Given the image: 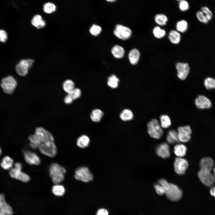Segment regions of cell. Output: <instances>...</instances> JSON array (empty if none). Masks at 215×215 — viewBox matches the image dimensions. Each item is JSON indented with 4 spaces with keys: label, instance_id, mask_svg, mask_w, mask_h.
<instances>
[{
    "label": "cell",
    "instance_id": "cell-21",
    "mask_svg": "<svg viewBox=\"0 0 215 215\" xmlns=\"http://www.w3.org/2000/svg\"><path fill=\"white\" fill-rule=\"evenodd\" d=\"M140 56V52L137 49L134 48L131 50L128 54L130 63L133 65L136 64L139 61Z\"/></svg>",
    "mask_w": 215,
    "mask_h": 215
},
{
    "label": "cell",
    "instance_id": "cell-44",
    "mask_svg": "<svg viewBox=\"0 0 215 215\" xmlns=\"http://www.w3.org/2000/svg\"><path fill=\"white\" fill-rule=\"evenodd\" d=\"M154 187L158 194L159 195H162L165 194V190L159 183L155 184L154 185Z\"/></svg>",
    "mask_w": 215,
    "mask_h": 215
},
{
    "label": "cell",
    "instance_id": "cell-29",
    "mask_svg": "<svg viewBox=\"0 0 215 215\" xmlns=\"http://www.w3.org/2000/svg\"><path fill=\"white\" fill-rule=\"evenodd\" d=\"M74 82L71 80L67 79L63 82L62 87L64 90L67 94H70L75 88Z\"/></svg>",
    "mask_w": 215,
    "mask_h": 215
},
{
    "label": "cell",
    "instance_id": "cell-27",
    "mask_svg": "<svg viewBox=\"0 0 215 215\" xmlns=\"http://www.w3.org/2000/svg\"><path fill=\"white\" fill-rule=\"evenodd\" d=\"M89 142V138L86 135H82L77 139L76 144L80 148H85L88 146Z\"/></svg>",
    "mask_w": 215,
    "mask_h": 215
},
{
    "label": "cell",
    "instance_id": "cell-26",
    "mask_svg": "<svg viewBox=\"0 0 215 215\" xmlns=\"http://www.w3.org/2000/svg\"><path fill=\"white\" fill-rule=\"evenodd\" d=\"M154 19L155 22L160 26H164L167 23L168 18L165 14L162 13H158L155 15Z\"/></svg>",
    "mask_w": 215,
    "mask_h": 215
},
{
    "label": "cell",
    "instance_id": "cell-52",
    "mask_svg": "<svg viewBox=\"0 0 215 215\" xmlns=\"http://www.w3.org/2000/svg\"><path fill=\"white\" fill-rule=\"evenodd\" d=\"M213 170L214 172V175L215 178V166L214 167Z\"/></svg>",
    "mask_w": 215,
    "mask_h": 215
},
{
    "label": "cell",
    "instance_id": "cell-41",
    "mask_svg": "<svg viewBox=\"0 0 215 215\" xmlns=\"http://www.w3.org/2000/svg\"><path fill=\"white\" fill-rule=\"evenodd\" d=\"M201 10L205 15L209 21L212 19L213 16L212 13L208 7L203 6L201 7Z\"/></svg>",
    "mask_w": 215,
    "mask_h": 215
},
{
    "label": "cell",
    "instance_id": "cell-15",
    "mask_svg": "<svg viewBox=\"0 0 215 215\" xmlns=\"http://www.w3.org/2000/svg\"><path fill=\"white\" fill-rule=\"evenodd\" d=\"M24 159L26 162L32 165H39L41 163L40 159L35 153L30 151H25L24 153Z\"/></svg>",
    "mask_w": 215,
    "mask_h": 215
},
{
    "label": "cell",
    "instance_id": "cell-34",
    "mask_svg": "<svg viewBox=\"0 0 215 215\" xmlns=\"http://www.w3.org/2000/svg\"><path fill=\"white\" fill-rule=\"evenodd\" d=\"M119 81L118 78L115 75H113L108 77V85L110 87L115 88L118 87Z\"/></svg>",
    "mask_w": 215,
    "mask_h": 215
},
{
    "label": "cell",
    "instance_id": "cell-18",
    "mask_svg": "<svg viewBox=\"0 0 215 215\" xmlns=\"http://www.w3.org/2000/svg\"><path fill=\"white\" fill-rule=\"evenodd\" d=\"M199 165L200 169L211 171L214 168V162L210 158L205 157L201 160Z\"/></svg>",
    "mask_w": 215,
    "mask_h": 215
},
{
    "label": "cell",
    "instance_id": "cell-19",
    "mask_svg": "<svg viewBox=\"0 0 215 215\" xmlns=\"http://www.w3.org/2000/svg\"><path fill=\"white\" fill-rule=\"evenodd\" d=\"M166 139L168 142L170 144H174L180 142L177 131L174 130H170L168 131Z\"/></svg>",
    "mask_w": 215,
    "mask_h": 215
},
{
    "label": "cell",
    "instance_id": "cell-9",
    "mask_svg": "<svg viewBox=\"0 0 215 215\" xmlns=\"http://www.w3.org/2000/svg\"><path fill=\"white\" fill-rule=\"evenodd\" d=\"M198 176L201 182L207 186H212L215 183V178L211 171L200 169Z\"/></svg>",
    "mask_w": 215,
    "mask_h": 215
},
{
    "label": "cell",
    "instance_id": "cell-45",
    "mask_svg": "<svg viewBox=\"0 0 215 215\" xmlns=\"http://www.w3.org/2000/svg\"><path fill=\"white\" fill-rule=\"evenodd\" d=\"M158 183L162 186L165 190L166 191L169 188L170 183L165 179H159L158 181Z\"/></svg>",
    "mask_w": 215,
    "mask_h": 215
},
{
    "label": "cell",
    "instance_id": "cell-33",
    "mask_svg": "<svg viewBox=\"0 0 215 215\" xmlns=\"http://www.w3.org/2000/svg\"><path fill=\"white\" fill-rule=\"evenodd\" d=\"M120 116L123 121H127L131 120L133 118V115L131 110L125 109L121 112Z\"/></svg>",
    "mask_w": 215,
    "mask_h": 215
},
{
    "label": "cell",
    "instance_id": "cell-51",
    "mask_svg": "<svg viewBox=\"0 0 215 215\" xmlns=\"http://www.w3.org/2000/svg\"><path fill=\"white\" fill-rule=\"evenodd\" d=\"M107 1L108 2L112 3L116 1L117 0H105Z\"/></svg>",
    "mask_w": 215,
    "mask_h": 215
},
{
    "label": "cell",
    "instance_id": "cell-43",
    "mask_svg": "<svg viewBox=\"0 0 215 215\" xmlns=\"http://www.w3.org/2000/svg\"><path fill=\"white\" fill-rule=\"evenodd\" d=\"M70 94L74 100L80 97L81 96V92L79 89L75 88Z\"/></svg>",
    "mask_w": 215,
    "mask_h": 215
},
{
    "label": "cell",
    "instance_id": "cell-5",
    "mask_svg": "<svg viewBox=\"0 0 215 215\" xmlns=\"http://www.w3.org/2000/svg\"><path fill=\"white\" fill-rule=\"evenodd\" d=\"M17 86V82L13 76H9L2 78L0 86L5 93L10 95L14 92Z\"/></svg>",
    "mask_w": 215,
    "mask_h": 215
},
{
    "label": "cell",
    "instance_id": "cell-16",
    "mask_svg": "<svg viewBox=\"0 0 215 215\" xmlns=\"http://www.w3.org/2000/svg\"><path fill=\"white\" fill-rule=\"evenodd\" d=\"M195 104L196 107L200 109L209 108L212 106L210 100L206 96L202 95H199L196 99Z\"/></svg>",
    "mask_w": 215,
    "mask_h": 215
},
{
    "label": "cell",
    "instance_id": "cell-8",
    "mask_svg": "<svg viewBox=\"0 0 215 215\" xmlns=\"http://www.w3.org/2000/svg\"><path fill=\"white\" fill-rule=\"evenodd\" d=\"M113 32L116 37L123 40L129 39L132 34V31L129 28L121 24L116 25Z\"/></svg>",
    "mask_w": 215,
    "mask_h": 215
},
{
    "label": "cell",
    "instance_id": "cell-46",
    "mask_svg": "<svg viewBox=\"0 0 215 215\" xmlns=\"http://www.w3.org/2000/svg\"><path fill=\"white\" fill-rule=\"evenodd\" d=\"M7 38L6 32L3 30H0V42H5Z\"/></svg>",
    "mask_w": 215,
    "mask_h": 215
},
{
    "label": "cell",
    "instance_id": "cell-13",
    "mask_svg": "<svg viewBox=\"0 0 215 215\" xmlns=\"http://www.w3.org/2000/svg\"><path fill=\"white\" fill-rule=\"evenodd\" d=\"M177 131L178 139L180 142H186L191 139V130L190 126L186 125L180 126L178 128Z\"/></svg>",
    "mask_w": 215,
    "mask_h": 215
},
{
    "label": "cell",
    "instance_id": "cell-4",
    "mask_svg": "<svg viewBox=\"0 0 215 215\" xmlns=\"http://www.w3.org/2000/svg\"><path fill=\"white\" fill-rule=\"evenodd\" d=\"M147 126L148 133L151 137L156 139H159L162 136L163 131L156 119H152L148 123Z\"/></svg>",
    "mask_w": 215,
    "mask_h": 215
},
{
    "label": "cell",
    "instance_id": "cell-31",
    "mask_svg": "<svg viewBox=\"0 0 215 215\" xmlns=\"http://www.w3.org/2000/svg\"><path fill=\"white\" fill-rule=\"evenodd\" d=\"M102 111L99 109H95L92 112L90 115L91 120L94 122H99L103 116Z\"/></svg>",
    "mask_w": 215,
    "mask_h": 215
},
{
    "label": "cell",
    "instance_id": "cell-14",
    "mask_svg": "<svg viewBox=\"0 0 215 215\" xmlns=\"http://www.w3.org/2000/svg\"><path fill=\"white\" fill-rule=\"evenodd\" d=\"M176 67L178 77L182 80L185 79L189 72L190 67L188 64L186 63L178 62L176 64Z\"/></svg>",
    "mask_w": 215,
    "mask_h": 215
},
{
    "label": "cell",
    "instance_id": "cell-11",
    "mask_svg": "<svg viewBox=\"0 0 215 215\" xmlns=\"http://www.w3.org/2000/svg\"><path fill=\"white\" fill-rule=\"evenodd\" d=\"M165 194L170 199L175 201L181 198L182 192L181 190L177 185L170 183L169 188L166 191Z\"/></svg>",
    "mask_w": 215,
    "mask_h": 215
},
{
    "label": "cell",
    "instance_id": "cell-28",
    "mask_svg": "<svg viewBox=\"0 0 215 215\" xmlns=\"http://www.w3.org/2000/svg\"><path fill=\"white\" fill-rule=\"evenodd\" d=\"M52 191L55 195L61 196L64 195L65 189L62 185L59 184H55L52 187Z\"/></svg>",
    "mask_w": 215,
    "mask_h": 215
},
{
    "label": "cell",
    "instance_id": "cell-3",
    "mask_svg": "<svg viewBox=\"0 0 215 215\" xmlns=\"http://www.w3.org/2000/svg\"><path fill=\"white\" fill-rule=\"evenodd\" d=\"M22 165L20 163L16 162L14 164V167L10 170L9 175L13 179L23 182H28L30 180V177L29 175L22 171Z\"/></svg>",
    "mask_w": 215,
    "mask_h": 215
},
{
    "label": "cell",
    "instance_id": "cell-32",
    "mask_svg": "<svg viewBox=\"0 0 215 215\" xmlns=\"http://www.w3.org/2000/svg\"><path fill=\"white\" fill-rule=\"evenodd\" d=\"M188 23L185 20L182 19L177 22L176 24V30L179 32L184 33L188 29Z\"/></svg>",
    "mask_w": 215,
    "mask_h": 215
},
{
    "label": "cell",
    "instance_id": "cell-10",
    "mask_svg": "<svg viewBox=\"0 0 215 215\" xmlns=\"http://www.w3.org/2000/svg\"><path fill=\"white\" fill-rule=\"evenodd\" d=\"M33 62V60L31 59L21 60L16 67L17 73L21 76H26L28 73L29 69L31 67Z\"/></svg>",
    "mask_w": 215,
    "mask_h": 215
},
{
    "label": "cell",
    "instance_id": "cell-1",
    "mask_svg": "<svg viewBox=\"0 0 215 215\" xmlns=\"http://www.w3.org/2000/svg\"><path fill=\"white\" fill-rule=\"evenodd\" d=\"M29 139L30 142L39 144L54 141V137L52 134L42 127L37 128L34 133L29 136Z\"/></svg>",
    "mask_w": 215,
    "mask_h": 215
},
{
    "label": "cell",
    "instance_id": "cell-2",
    "mask_svg": "<svg viewBox=\"0 0 215 215\" xmlns=\"http://www.w3.org/2000/svg\"><path fill=\"white\" fill-rule=\"evenodd\" d=\"M49 171V175L55 184H60L64 180V174L67 171L64 167L54 163L50 165Z\"/></svg>",
    "mask_w": 215,
    "mask_h": 215
},
{
    "label": "cell",
    "instance_id": "cell-20",
    "mask_svg": "<svg viewBox=\"0 0 215 215\" xmlns=\"http://www.w3.org/2000/svg\"><path fill=\"white\" fill-rule=\"evenodd\" d=\"M13 164L12 158L9 156H6L2 158L0 165L3 169L10 170L13 167Z\"/></svg>",
    "mask_w": 215,
    "mask_h": 215
},
{
    "label": "cell",
    "instance_id": "cell-36",
    "mask_svg": "<svg viewBox=\"0 0 215 215\" xmlns=\"http://www.w3.org/2000/svg\"><path fill=\"white\" fill-rule=\"evenodd\" d=\"M204 85L208 90L214 89L215 88V80L212 78L208 77L205 80Z\"/></svg>",
    "mask_w": 215,
    "mask_h": 215
},
{
    "label": "cell",
    "instance_id": "cell-7",
    "mask_svg": "<svg viewBox=\"0 0 215 215\" xmlns=\"http://www.w3.org/2000/svg\"><path fill=\"white\" fill-rule=\"evenodd\" d=\"M74 177L76 180L85 182L91 181L93 179L92 174L86 167H81L77 168L75 171Z\"/></svg>",
    "mask_w": 215,
    "mask_h": 215
},
{
    "label": "cell",
    "instance_id": "cell-49",
    "mask_svg": "<svg viewBox=\"0 0 215 215\" xmlns=\"http://www.w3.org/2000/svg\"><path fill=\"white\" fill-rule=\"evenodd\" d=\"M96 215H108L107 210L102 208L99 210L97 212Z\"/></svg>",
    "mask_w": 215,
    "mask_h": 215
},
{
    "label": "cell",
    "instance_id": "cell-25",
    "mask_svg": "<svg viewBox=\"0 0 215 215\" xmlns=\"http://www.w3.org/2000/svg\"><path fill=\"white\" fill-rule=\"evenodd\" d=\"M181 35L177 30H172L170 31L168 35V38L173 44H177L179 43L181 40Z\"/></svg>",
    "mask_w": 215,
    "mask_h": 215
},
{
    "label": "cell",
    "instance_id": "cell-6",
    "mask_svg": "<svg viewBox=\"0 0 215 215\" xmlns=\"http://www.w3.org/2000/svg\"><path fill=\"white\" fill-rule=\"evenodd\" d=\"M39 149L42 154L50 157H55L57 153V148L54 142H43Z\"/></svg>",
    "mask_w": 215,
    "mask_h": 215
},
{
    "label": "cell",
    "instance_id": "cell-42",
    "mask_svg": "<svg viewBox=\"0 0 215 215\" xmlns=\"http://www.w3.org/2000/svg\"><path fill=\"white\" fill-rule=\"evenodd\" d=\"M196 16L198 20L202 23L207 24L209 22L205 15L201 10L197 12Z\"/></svg>",
    "mask_w": 215,
    "mask_h": 215
},
{
    "label": "cell",
    "instance_id": "cell-38",
    "mask_svg": "<svg viewBox=\"0 0 215 215\" xmlns=\"http://www.w3.org/2000/svg\"><path fill=\"white\" fill-rule=\"evenodd\" d=\"M56 9V6L53 3L47 2L44 4L43 6L44 11L47 13H50L54 12Z\"/></svg>",
    "mask_w": 215,
    "mask_h": 215
},
{
    "label": "cell",
    "instance_id": "cell-40",
    "mask_svg": "<svg viewBox=\"0 0 215 215\" xmlns=\"http://www.w3.org/2000/svg\"><path fill=\"white\" fill-rule=\"evenodd\" d=\"M102 31L101 27L96 24H93L90 27L89 32L92 35L96 36L99 35Z\"/></svg>",
    "mask_w": 215,
    "mask_h": 215
},
{
    "label": "cell",
    "instance_id": "cell-23",
    "mask_svg": "<svg viewBox=\"0 0 215 215\" xmlns=\"http://www.w3.org/2000/svg\"><path fill=\"white\" fill-rule=\"evenodd\" d=\"M187 148L183 144H177L174 147V152L177 157H182L185 156L186 153Z\"/></svg>",
    "mask_w": 215,
    "mask_h": 215
},
{
    "label": "cell",
    "instance_id": "cell-35",
    "mask_svg": "<svg viewBox=\"0 0 215 215\" xmlns=\"http://www.w3.org/2000/svg\"><path fill=\"white\" fill-rule=\"evenodd\" d=\"M153 33L155 37L160 39L164 37L166 34L165 30L159 26H156L153 30Z\"/></svg>",
    "mask_w": 215,
    "mask_h": 215
},
{
    "label": "cell",
    "instance_id": "cell-54",
    "mask_svg": "<svg viewBox=\"0 0 215 215\" xmlns=\"http://www.w3.org/2000/svg\"><path fill=\"white\" fill-rule=\"evenodd\" d=\"M176 0L177 1H179L180 0Z\"/></svg>",
    "mask_w": 215,
    "mask_h": 215
},
{
    "label": "cell",
    "instance_id": "cell-17",
    "mask_svg": "<svg viewBox=\"0 0 215 215\" xmlns=\"http://www.w3.org/2000/svg\"><path fill=\"white\" fill-rule=\"evenodd\" d=\"M157 155L164 159H166L170 157V151L169 147L168 144L164 142L159 145L156 149Z\"/></svg>",
    "mask_w": 215,
    "mask_h": 215
},
{
    "label": "cell",
    "instance_id": "cell-12",
    "mask_svg": "<svg viewBox=\"0 0 215 215\" xmlns=\"http://www.w3.org/2000/svg\"><path fill=\"white\" fill-rule=\"evenodd\" d=\"M188 166V162L186 159L180 157H177L175 159L174 167L177 174L180 175L184 174Z\"/></svg>",
    "mask_w": 215,
    "mask_h": 215
},
{
    "label": "cell",
    "instance_id": "cell-30",
    "mask_svg": "<svg viewBox=\"0 0 215 215\" xmlns=\"http://www.w3.org/2000/svg\"><path fill=\"white\" fill-rule=\"evenodd\" d=\"M160 124L162 128H168L171 124L170 117L166 115H161L160 118Z\"/></svg>",
    "mask_w": 215,
    "mask_h": 215
},
{
    "label": "cell",
    "instance_id": "cell-37",
    "mask_svg": "<svg viewBox=\"0 0 215 215\" xmlns=\"http://www.w3.org/2000/svg\"><path fill=\"white\" fill-rule=\"evenodd\" d=\"M13 213L12 208L7 203L0 209V215H12Z\"/></svg>",
    "mask_w": 215,
    "mask_h": 215
},
{
    "label": "cell",
    "instance_id": "cell-24",
    "mask_svg": "<svg viewBox=\"0 0 215 215\" xmlns=\"http://www.w3.org/2000/svg\"><path fill=\"white\" fill-rule=\"evenodd\" d=\"M111 53L116 58L121 59L124 57L125 52L122 47L119 45H115L112 48Z\"/></svg>",
    "mask_w": 215,
    "mask_h": 215
},
{
    "label": "cell",
    "instance_id": "cell-50",
    "mask_svg": "<svg viewBox=\"0 0 215 215\" xmlns=\"http://www.w3.org/2000/svg\"><path fill=\"white\" fill-rule=\"evenodd\" d=\"M210 192L211 195L214 196L215 198V185L212 186L210 189Z\"/></svg>",
    "mask_w": 215,
    "mask_h": 215
},
{
    "label": "cell",
    "instance_id": "cell-48",
    "mask_svg": "<svg viewBox=\"0 0 215 215\" xmlns=\"http://www.w3.org/2000/svg\"><path fill=\"white\" fill-rule=\"evenodd\" d=\"M73 100L71 95L70 94H67L65 97L64 101L65 103L69 104L72 103Z\"/></svg>",
    "mask_w": 215,
    "mask_h": 215
},
{
    "label": "cell",
    "instance_id": "cell-47",
    "mask_svg": "<svg viewBox=\"0 0 215 215\" xmlns=\"http://www.w3.org/2000/svg\"><path fill=\"white\" fill-rule=\"evenodd\" d=\"M7 203L6 202L4 194L0 193V209L4 207Z\"/></svg>",
    "mask_w": 215,
    "mask_h": 215
},
{
    "label": "cell",
    "instance_id": "cell-22",
    "mask_svg": "<svg viewBox=\"0 0 215 215\" xmlns=\"http://www.w3.org/2000/svg\"><path fill=\"white\" fill-rule=\"evenodd\" d=\"M32 25L38 29H40L44 27L46 25L45 22L42 19V16L37 14L34 16L31 20Z\"/></svg>",
    "mask_w": 215,
    "mask_h": 215
},
{
    "label": "cell",
    "instance_id": "cell-53",
    "mask_svg": "<svg viewBox=\"0 0 215 215\" xmlns=\"http://www.w3.org/2000/svg\"><path fill=\"white\" fill-rule=\"evenodd\" d=\"M1 153H2L1 149V148L0 147V155H1Z\"/></svg>",
    "mask_w": 215,
    "mask_h": 215
},
{
    "label": "cell",
    "instance_id": "cell-39",
    "mask_svg": "<svg viewBox=\"0 0 215 215\" xmlns=\"http://www.w3.org/2000/svg\"><path fill=\"white\" fill-rule=\"evenodd\" d=\"M178 7L179 10L182 12H186L189 10L190 5L186 0H180L179 1Z\"/></svg>",
    "mask_w": 215,
    "mask_h": 215
}]
</instances>
